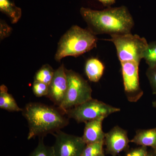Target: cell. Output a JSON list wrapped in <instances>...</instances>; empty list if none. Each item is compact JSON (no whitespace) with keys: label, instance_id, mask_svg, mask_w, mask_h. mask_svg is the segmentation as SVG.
<instances>
[{"label":"cell","instance_id":"cell-1","mask_svg":"<svg viewBox=\"0 0 156 156\" xmlns=\"http://www.w3.org/2000/svg\"><path fill=\"white\" fill-rule=\"evenodd\" d=\"M80 13L87 23L88 29L95 35L131 33L134 25L133 17L125 6L108 7L101 11L82 7Z\"/></svg>","mask_w":156,"mask_h":156},{"label":"cell","instance_id":"cell-7","mask_svg":"<svg viewBox=\"0 0 156 156\" xmlns=\"http://www.w3.org/2000/svg\"><path fill=\"white\" fill-rule=\"evenodd\" d=\"M52 135L56 139L53 146L55 156H82L87 145L82 136L67 134L61 130Z\"/></svg>","mask_w":156,"mask_h":156},{"label":"cell","instance_id":"cell-12","mask_svg":"<svg viewBox=\"0 0 156 156\" xmlns=\"http://www.w3.org/2000/svg\"><path fill=\"white\" fill-rule=\"evenodd\" d=\"M130 142L144 147L156 148V128L147 130H139Z\"/></svg>","mask_w":156,"mask_h":156},{"label":"cell","instance_id":"cell-23","mask_svg":"<svg viewBox=\"0 0 156 156\" xmlns=\"http://www.w3.org/2000/svg\"><path fill=\"white\" fill-rule=\"evenodd\" d=\"M12 30V29L7 23L3 21H1V40L9 36Z\"/></svg>","mask_w":156,"mask_h":156},{"label":"cell","instance_id":"cell-18","mask_svg":"<svg viewBox=\"0 0 156 156\" xmlns=\"http://www.w3.org/2000/svg\"><path fill=\"white\" fill-rule=\"evenodd\" d=\"M143 58L149 67L156 66V41L148 44L144 54Z\"/></svg>","mask_w":156,"mask_h":156},{"label":"cell","instance_id":"cell-22","mask_svg":"<svg viewBox=\"0 0 156 156\" xmlns=\"http://www.w3.org/2000/svg\"><path fill=\"white\" fill-rule=\"evenodd\" d=\"M148 153L146 147L141 146L129 151L126 156H146Z\"/></svg>","mask_w":156,"mask_h":156},{"label":"cell","instance_id":"cell-3","mask_svg":"<svg viewBox=\"0 0 156 156\" xmlns=\"http://www.w3.org/2000/svg\"><path fill=\"white\" fill-rule=\"evenodd\" d=\"M98 39L89 29L73 26L61 37L54 58L59 62L67 56L77 57L96 48Z\"/></svg>","mask_w":156,"mask_h":156},{"label":"cell","instance_id":"cell-25","mask_svg":"<svg viewBox=\"0 0 156 156\" xmlns=\"http://www.w3.org/2000/svg\"><path fill=\"white\" fill-rule=\"evenodd\" d=\"M146 156H155L154 154V151L148 153L147 154Z\"/></svg>","mask_w":156,"mask_h":156},{"label":"cell","instance_id":"cell-26","mask_svg":"<svg viewBox=\"0 0 156 156\" xmlns=\"http://www.w3.org/2000/svg\"><path fill=\"white\" fill-rule=\"evenodd\" d=\"M152 105L154 108H156V101H155L152 102Z\"/></svg>","mask_w":156,"mask_h":156},{"label":"cell","instance_id":"cell-4","mask_svg":"<svg viewBox=\"0 0 156 156\" xmlns=\"http://www.w3.org/2000/svg\"><path fill=\"white\" fill-rule=\"evenodd\" d=\"M110 36L107 40L115 45L120 62L135 61L140 63L148 44L145 38L131 33Z\"/></svg>","mask_w":156,"mask_h":156},{"label":"cell","instance_id":"cell-14","mask_svg":"<svg viewBox=\"0 0 156 156\" xmlns=\"http://www.w3.org/2000/svg\"><path fill=\"white\" fill-rule=\"evenodd\" d=\"M0 108L8 112H22L23 108L17 105L14 98L8 92V89L5 85L0 87Z\"/></svg>","mask_w":156,"mask_h":156},{"label":"cell","instance_id":"cell-28","mask_svg":"<svg viewBox=\"0 0 156 156\" xmlns=\"http://www.w3.org/2000/svg\"><path fill=\"white\" fill-rule=\"evenodd\" d=\"M98 156H105V155L104 153H103L99 155Z\"/></svg>","mask_w":156,"mask_h":156},{"label":"cell","instance_id":"cell-21","mask_svg":"<svg viewBox=\"0 0 156 156\" xmlns=\"http://www.w3.org/2000/svg\"><path fill=\"white\" fill-rule=\"evenodd\" d=\"M146 75L149 81L153 93L156 94V66L148 67Z\"/></svg>","mask_w":156,"mask_h":156},{"label":"cell","instance_id":"cell-17","mask_svg":"<svg viewBox=\"0 0 156 156\" xmlns=\"http://www.w3.org/2000/svg\"><path fill=\"white\" fill-rule=\"evenodd\" d=\"M44 137H39L38 143L37 147L28 156H55L53 146L45 145Z\"/></svg>","mask_w":156,"mask_h":156},{"label":"cell","instance_id":"cell-24","mask_svg":"<svg viewBox=\"0 0 156 156\" xmlns=\"http://www.w3.org/2000/svg\"><path fill=\"white\" fill-rule=\"evenodd\" d=\"M100 2L104 6L109 7L115 3L116 0H97Z\"/></svg>","mask_w":156,"mask_h":156},{"label":"cell","instance_id":"cell-16","mask_svg":"<svg viewBox=\"0 0 156 156\" xmlns=\"http://www.w3.org/2000/svg\"><path fill=\"white\" fill-rule=\"evenodd\" d=\"M55 71L50 65H44L36 73L34 81L42 82L49 86L52 80Z\"/></svg>","mask_w":156,"mask_h":156},{"label":"cell","instance_id":"cell-9","mask_svg":"<svg viewBox=\"0 0 156 156\" xmlns=\"http://www.w3.org/2000/svg\"><path fill=\"white\" fill-rule=\"evenodd\" d=\"M68 89L66 69L64 64L55 70L52 80L49 85V92L46 97L58 107L63 102Z\"/></svg>","mask_w":156,"mask_h":156},{"label":"cell","instance_id":"cell-2","mask_svg":"<svg viewBox=\"0 0 156 156\" xmlns=\"http://www.w3.org/2000/svg\"><path fill=\"white\" fill-rule=\"evenodd\" d=\"M21 112L28 123V140L52 134L69 124V118L58 106L31 102L26 105Z\"/></svg>","mask_w":156,"mask_h":156},{"label":"cell","instance_id":"cell-15","mask_svg":"<svg viewBox=\"0 0 156 156\" xmlns=\"http://www.w3.org/2000/svg\"><path fill=\"white\" fill-rule=\"evenodd\" d=\"M0 11L10 18L11 23H16L22 15V11L13 0H0Z\"/></svg>","mask_w":156,"mask_h":156},{"label":"cell","instance_id":"cell-20","mask_svg":"<svg viewBox=\"0 0 156 156\" xmlns=\"http://www.w3.org/2000/svg\"><path fill=\"white\" fill-rule=\"evenodd\" d=\"M32 90L34 95L37 97H46L49 92V86L42 82L34 81Z\"/></svg>","mask_w":156,"mask_h":156},{"label":"cell","instance_id":"cell-11","mask_svg":"<svg viewBox=\"0 0 156 156\" xmlns=\"http://www.w3.org/2000/svg\"><path fill=\"white\" fill-rule=\"evenodd\" d=\"M104 119H96L85 123L82 138L87 144L102 142L105 140V133L102 129Z\"/></svg>","mask_w":156,"mask_h":156},{"label":"cell","instance_id":"cell-27","mask_svg":"<svg viewBox=\"0 0 156 156\" xmlns=\"http://www.w3.org/2000/svg\"><path fill=\"white\" fill-rule=\"evenodd\" d=\"M154 154L155 156H156V148L154 149Z\"/></svg>","mask_w":156,"mask_h":156},{"label":"cell","instance_id":"cell-13","mask_svg":"<svg viewBox=\"0 0 156 156\" xmlns=\"http://www.w3.org/2000/svg\"><path fill=\"white\" fill-rule=\"evenodd\" d=\"M105 66L101 61L97 58L88 59L85 65V72L89 80L91 82L96 83L103 75Z\"/></svg>","mask_w":156,"mask_h":156},{"label":"cell","instance_id":"cell-10","mask_svg":"<svg viewBox=\"0 0 156 156\" xmlns=\"http://www.w3.org/2000/svg\"><path fill=\"white\" fill-rule=\"evenodd\" d=\"M130 140L127 131L119 126H116L105 133L104 144L107 154L116 156L120 153L127 150Z\"/></svg>","mask_w":156,"mask_h":156},{"label":"cell","instance_id":"cell-19","mask_svg":"<svg viewBox=\"0 0 156 156\" xmlns=\"http://www.w3.org/2000/svg\"><path fill=\"white\" fill-rule=\"evenodd\" d=\"M104 141L87 144L82 156H98L104 153Z\"/></svg>","mask_w":156,"mask_h":156},{"label":"cell","instance_id":"cell-6","mask_svg":"<svg viewBox=\"0 0 156 156\" xmlns=\"http://www.w3.org/2000/svg\"><path fill=\"white\" fill-rule=\"evenodd\" d=\"M120 110L118 108L92 98L65 112L69 119H73L77 123H85L96 119H105Z\"/></svg>","mask_w":156,"mask_h":156},{"label":"cell","instance_id":"cell-8","mask_svg":"<svg viewBox=\"0 0 156 156\" xmlns=\"http://www.w3.org/2000/svg\"><path fill=\"white\" fill-rule=\"evenodd\" d=\"M124 89L129 101L135 102L142 96L143 92L139 83V63L135 61L121 62Z\"/></svg>","mask_w":156,"mask_h":156},{"label":"cell","instance_id":"cell-5","mask_svg":"<svg viewBox=\"0 0 156 156\" xmlns=\"http://www.w3.org/2000/svg\"><path fill=\"white\" fill-rule=\"evenodd\" d=\"M68 89L63 102L59 107L64 111L92 99V90L86 80L71 69H66Z\"/></svg>","mask_w":156,"mask_h":156}]
</instances>
